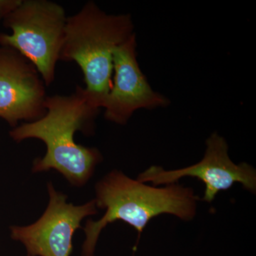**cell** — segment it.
<instances>
[{"label":"cell","instance_id":"obj_1","mask_svg":"<svg viewBox=\"0 0 256 256\" xmlns=\"http://www.w3.org/2000/svg\"><path fill=\"white\" fill-rule=\"evenodd\" d=\"M45 108L46 114L41 118L12 128L10 138L18 143L28 139L44 143L46 153L34 161L32 172L56 170L72 186L82 188L104 158L97 148L77 144L76 133L92 134L100 109L80 86L68 96H47Z\"/></svg>","mask_w":256,"mask_h":256},{"label":"cell","instance_id":"obj_2","mask_svg":"<svg viewBox=\"0 0 256 256\" xmlns=\"http://www.w3.org/2000/svg\"><path fill=\"white\" fill-rule=\"evenodd\" d=\"M95 191L96 207L106 212L98 220L86 222L82 256H94L100 234L109 224L122 220L136 229L140 238L150 220L158 216L171 214L192 220L200 200L192 188L178 183L150 186L117 170L98 182Z\"/></svg>","mask_w":256,"mask_h":256},{"label":"cell","instance_id":"obj_3","mask_svg":"<svg viewBox=\"0 0 256 256\" xmlns=\"http://www.w3.org/2000/svg\"><path fill=\"white\" fill-rule=\"evenodd\" d=\"M134 28L130 14H108L92 1L67 18L60 60L78 64L84 88L98 108L112 86L114 52L136 34Z\"/></svg>","mask_w":256,"mask_h":256},{"label":"cell","instance_id":"obj_4","mask_svg":"<svg viewBox=\"0 0 256 256\" xmlns=\"http://www.w3.org/2000/svg\"><path fill=\"white\" fill-rule=\"evenodd\" d=\"M68 16L63 6L48 0H22L3 20L12 31L0 33V46L16 50L31 62L46 86L54 82Z\"/></svg>","mask_w":256,"mask_h":256},{"label":"cell","instance_id":"obj_5","mask_svg":"<svg viewBox=\"0 0 256 256\" xmlns=\"http://www.w3.org/2000/svg\"><path fill=\"white\" fill-rule=\"evenodd\" d=\"M47 190L50 202L43 214L30 225L11 226L10 237L23 244L28 256H70L74 234L82 228V220L97 214L95 200L76 206L68 203L66 195L56 191L50 182Z\"/></svg>","mask_w":256,"mask_h":256},{"label":"cell","instance_id":"obj_6","mask_svg":"<svg viewBox=\"0 0 256 256\" xmlns=\"http://www.w3.org/2000/svg\"><path fill=\"white\" fill-rule=\"evenodd\" d=\"M206 146L204 156L200 162L174 170L152 166L138 175L137 180L158 186L176 183L185 176L196 178L204 184L202 200L208 203L214 200L218 192L228 190L235 183L242 184L248 191L256 194V170L246 162L235 164L228 156V144L223 137L212 133L206 140Z\"/></svg>","mask_w":256,"mask_h":256},{"label":"cell","instance_id":"obj_7","mask_svg":"<svg viewBox=\"0 0 256 256\" xmlns=\"http://www.w3.org/2000/svg\"><path fill=\"white\" fill-rule=\"evenodd\" d=\"M46 86L34 66L13 48L0 46V118L14 128L46 114Z\"/></svg>","mask_w":256,"mask_h":256},{"label":"cell","instance_id":"obj_8","mask_svg":"<svg viewBox=\"0 0 256 256\" xmlns=\"http://www.w3.org/2000/svg\"><path fill=\"white\" fill-rule=\"evenodd\" d=\"M136 34L116 50L114 80L102 108L106 120L126 124L140 109L158 108L170 105V100L153 90L142 73L137 58Z\"/></svg>","mask_w":256,"mask_h":256},{"label":"cell","instance_id":"obj_9","mask_svg":"<svg viewBox=\"0 0 256 256\" xmlns=\"http://www.w3.org/2000/svg\"><path fill=\"white\" fill-rule=\"evenodd\" d=\"M22 0H0V20H4L18 8Z\"/></svg>","mask_w":256,"mask_h":256},{"label":"cell","instance_id":"obj_10","mask_svg":"<svg viewBox=\"0 0 256 256\" xmlns=\"http://www.w3.org/2000/svg\"></svg>","mask_w":256,"mask_h":256}]
</instances>
